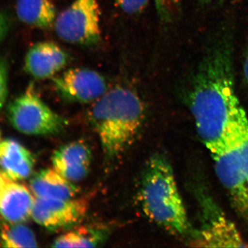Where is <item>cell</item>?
I'll return each instance as SVG.
<instances>
[{
	"label": "cell",
	"instance_id": "277c9868",
	"mask_svg": "<svg viewBox=\"0 0 248 248\" xmlns=\"http://www.w3.org/2000/svg\"><path fill=\"white\" fill-rule=\"evenodd\" d=\"M8 117L16 130L29 135L60 133L65 121L54 112L32 89L14 99L8 107Z\"/></svg>",
	"mask_w": 248,
	"mask_h": 248
},
{
	"label": "cell",
	"instance_id": "ba28073f",
	"mask_svg": "<svg viewBox=\"0 0 248 248\" xmlns=\"http://www.w3.org/2000/svg\"><path fill=\"white\" fill-rule=\"evenodd\" d=\"M52 81L57 92L70 102H94L108 91L104 76L89 68H71Z\"/></svg>",
	"mask_w": 248,
	"mask_h": 248
},
{
	"label": "cell",
	"instance_id": "52a82bcc",
	"mask_svg": "<svg viewBox=\"0 0 248 248\" xmlns=\"http://www.w3.org/2000/svg\"><path fill=\"white\" fill-rule=\"evenodd\" d=\"M202 226L195 244L199 247H247L234 223L208 197H202Z\"/></svg>",
	"mask_w": 248,
	"mask_h": 248
},
{
	"label": "cell",
	"instance_id": "44dd1931",
	"mask_svg": "<svg viewBox=\"0 0 248 248\" xmlns=\"http://www.w3.org/2000/svg\"><path fill=\"white\" fill-rule=\"evenodd\" d=\"M8 66L4 60H0V110L4 107L8 95Z\"/></svg>",
	"mask_w": 248,
	"mask_h": 248
},
{
	"label": "cell",
	"instance_id": "d6986e66",
	"mask_svg": "<svg viewBox=\"0 0 248 248\" xmlns=\"http://www.w3.org/2000/svg\"><path fill=\"white\" fill-rule=\"evenodd\" d=\"M117 7L125 14L135 15L142 12L150 0H112Z\"/></svg>",
	"mask_w": 248,
	"mask_h": 248
},
{
	"label": "cell",
	"instance_id": "3957f363",
	"mask_svg": "<svg viewBox=\"0 0 248 248\" xmlns=\"http://www.w3.org/2000/svg\"><path fill=\"white\" fill-rule=\"evenodd\" d=\"M139 202L151 221L170 234L183 236L190 226L172 166L164 156L153 155L145 166L139 188Z\"/></svg>",
	"mask_w": 248,
	"mask_h": 248
},
{
	"label": "cell",
	"instance_id": "7402d4cb",
	"mask_svg": "<svg viewBox=\"0 0 248 248\" xmlns=\"http://www.w3.org/2000/svg\"><path fill=\"white\" fill-rule=\"evenodd\" d=\"M8 29V23L6 18L2 15L0 14V42L2 41L6 35Z\"/></svg>",
	"mask_w": 248,
	"mask_h": 248
},
{
	"label": "cell",
	"instance_id": "30bf717a",
	"mask_svg": "<svg viewBox=\"0 0 248 248\" xmlns=\"http://www.w3.org/2000/svg\"><path fill=\"white\" fill-rule=\"evenodd\" d=\"M68 56L53 42H41L29 48L24 60L26 71L37 79H53L64 68Z\"/></svg>",
	"mask_w": 248,
	"mask_h": 248
},
{
	"label": "cell",
	"instance_id": "5bb4252c",
	"mask_svg": "<svg viewBox=\"0 0 248 248\" xmlns=\"http://www.w3.org/2000/svg\"><path fill=\"white\" fill-rule=\"evenodd\" d=\"M30 187L36 198L46 200H68L78 193L74 183L53 169L42 170L35 174L31 179Z\"/></svg>",
	"mask_w": 248,
	"mask_h": 248
},
{
	"label": "cell",
	"instance_id": "ac0fdd59",
	"mask_svg": "<svg viewBox=\"0 0 248 248\" xmlns=\"http://www.w3.org/2000/svg\"><path fill=\"white\" fill-rule=\"evenodd\" d=\"M0 246L11 248H37V242L32 231L22 223L6 222L1 226Z\"/></svg>",
	"mask_w": 248,
	"mask_h": 248
},
{
	"label": "cell",
	"instance_id": "9a60e30c",
	"mask_svg": "<svg viewBox=\"0 0 248 248\" xmlns=\"http://www.w3.org/2000/svg\"><path fill=\"white\" fill-rule=\"evenodd\" d=\"M16 9L21 22L38 29L54 27L58 16L51 0H17Z\"/></svg>",
	"mask_w": 248,
	"mask_h": 248
},
{
	"label": "cell",
	"instance_id": "2e32d148",
	"mask_svg": "<svg viewBox=\"0 0 248 248\" xmlns=\"http://www.w3.org/2000/svg\"><path fill=\"white\" fill-rule=\"evenodd\" d=\"M107 237L104 228L81 226L66 232L54 241V248H94L104 243Z\"/></svg>",
	"mask_w": 248,
	"mask_h": 248
},
{
	"label": "cell",
	"instance_id": "d4e9b609",
	"mask_svg": "<svg viewBox=\"0 0 248 248\" xmlns=\"http://www.w3.org/2000/svg\"><path fill=\"white\" fill-rule=\"evenodd\" d=\"M202 1H215V0H202Z\"/></svg>",
	"mask_w": 248,
	"mask_h": 248
},
{
	"label": "cell",
	"instance_id": "8fae6325",
	"mask_svg": "<svg viewBox=\"0 0 248 248\" xmlns=\"http://www.w3.org/2000/svg\"><path fill=\"white\" fill-rule=\"evenodd\" d=\"M92 154L84 142H71L60 147L52 156L53 169L68 180L75 183L87 176Z\"/></svg>",
	"mask_w": 248,
	"mask_h": 248
},
{
	"label": "cell",
	"instance_id": "7a4b0ae2",
	"mask_svg": "<svg viewBox=\"0 0 248 248\" xmlns=\"http://www.w3.org/2000/svg\"><path fill=\"white\" fill-rule=\"evenodd\" d=\"M145 108L133 90L117 86L94 102L89 117L107 159L122 155L141 128Z\"/></svg>",
	"mask_w": 248,
	"mask_h": 248
},
{
	"label": "cell",
	"instance_id": "9c48e42d",
	"mask_svg": "<svg viewBox=\"0 0 248 248\" xmlns=\"http://www.w3.org/2000/svg\"><path fill=\"white\" fill-rule=\"evenodd\" d=\"M88 206L87 200L84 199L46 200L35 197L31 217L48 231L68 229L84 218Z\"/></svg>",
	"mask_w": 248,
	"mask_h": 248
},
{
	"label": "cell",
	"instance_id": "cb8c5ba5",
	"mask_svg": "<svg viewBox=\"0 0 248 248\" xmlns=\"http://www.w3.org/2000/svg\"><path fill=\"white\" fill-rule=\"evenodd\" d=\"M5 182H6V177H5L4 174L0 172V190H1L3 186H4Z\"/></svg>",
	"mask_w": 248,
	"mask_h": 248
},
{
	"label": "cell",
	"instance_id": "5b68a950",
	"mask_svg": "<svg viewBox=\"0 0 248 248\" xmlns=\"http://www.w3.org/2000/svg\"><path fill=\"white\" fill-rule=\"evenodd\" d=\"M57 35L68 43L91 45L100 39V10L98 0H74L57 16Z\"/></svg>",
	"mask_w": 248,
	"mask_h": 248
},
{
	"label": "cell",
	"instance_id": "4fadbf2b",
	"mask_svg": "<svg viewBox=\"0 0 248 248\" xmlns=\"http://www.w3.org/2000/svg\"><path fill=\"white\" fill-rule=\"evenodd\" d=\"M33 155L14 140L0 141V172L14 181L30 177L35 166Z\"/></svg>",
	"mask_w": 248,
	"mask_h": 248
},
{
	"label": "cell",
	"instance_id": "e0dca14e",
	"mask_svg": "<svg viewBox=\"0 0 248 248\" xmlns=\"http://www.w3.org/2000/svg\"><path fill=\"white\" fill-rule=\"evenodd\" d=\"M231 138L237 156L240 169L248 182V119L244 110L228 126Z\"/></svg>",
	"mask_w": 248,
	"mask_h": 248
},
{
	"label": "cell",
	"instance_id": "6da1fadb",
	"mask_svg": "<svg viewBox=\"0 0 248 248\" xmlns=\"http://www.w3.org/2000/svg\"><path fill=\"white\" fill-rule=\"evenodd\" d=\"M188 105L199 136L213 151L244 110L235 91L231 50L226 45L214 48L201 63L191 83Z\"/></svg>",
	"mask_w": 248,
	"mask_h": 248
},
{
	"label": "cell",
	"instance_id": "603a6c76",
	"mask_svg": "<svg viewBox=\"0 0 248 248\" xmlns=\"http://www.w3.org/2000/svg\"><path fill=\"white\" fill-rule=\"evenodd\" d=\"M244 73L245 79H246L248 84V48L247 53H246V58H245Z\"/></svg>",
	"mask_w": 248,
	"mask_h": 248
},
{
	"label": "cell",
	"instance_id": "8992f818",
	"mask_svg": "<svg viewBox=\"0 0 248 248\" xmlns=\"http://www.w3.org/2000/svg\"><path fill=\"white\" fill-rule=\"evenodd\" d=\"M210 153L217 177L228 192L234 210L248 226V182L243 175L234 147L227 133L223 141Z\"/></svg>",
	"mask_w": 248,
	"mask_h": 248
},
{
	"label": "cell",
	"instance_id": "ffe728a7",
	"mask_svg": "<svg viewBox=\"0 0 248 248\" xmlns=\"http://www.w3.org/2000/svg\"><path fill=\"white\" fill-rule=\"evenodd\" d=\"M160 17L164 20L170 19L177 10L182 0H153Z\"/></svg>",
	"mask_w": 248,
	"mask_h": 248
},
{
	"label": "cell",
	"instance_id": "7c38bea8",
	"mask_svg": "<svg viewBox=\"0 0 248 248\" xmlns=\"http://www.w3.org/2000/svg\"><path fill=\"white\" fill-rule=\"evenodd\" d=\"M5 177L0 190V216L8 223H22L31 217L35 196L24 184Z\"/></svg>",
	"mask_w": 248,
	"mask_h": 248
},
{
	"label": "cell",
	"instance_id": "484cf974",
	"mask_svg": "<svg viewBox=\"0 0 248 248\" xmlns=\"http://www.w3.org/2000/svg\"><path fill=\"white\" fill-rule=\"evenodd\" d=\"M0 140H1V132H0Z\"/></svg>",
	"mask_w": 248,
	"mask_h": 248
}]
</instances>
